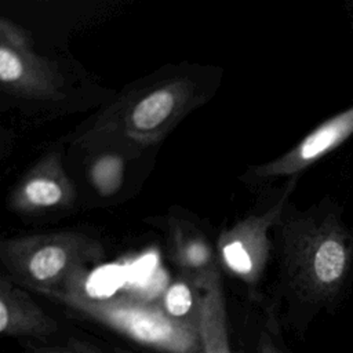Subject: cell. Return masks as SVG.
<instances>
[{
	"label": "cell",
	"instance_id": "6da1fadb",
	"mask_svg": "<svg viewBox=\"0 0 353 353\" xmlns=\"http://www.w3.org/2000/svg\"><path fill=\"white\" fill-rule=\"evenodd\" d=\"M274 234L287 287L302 301H332L353 263V236L334 210H284Z\"/></svg>",
	"mask_w": 353,
	"mask_h": 353
},
{
	"label": "cell",
	"instance_id": "7a4b0ae2",
	"mask_svg": "<svg viewBox=\"0 0 353 353\" xmlns=\"http://www.w3.org/2000/svg\"><path fill=\"white\" fill-rule=\"evenodd\" d=\"M203 98L199 83L188 77L157 81L114 103L81 134L80 142L99 145L110 139L137 146L154 145L199 106Z\"/></svg>",
	"mask_w": 353,
	"mask_h": 353
},
{
	"label": "cell",
	"instance_id": "3957f363",
	"mask_svg": "<svg viewBox=\"0 0 353 353\" xmlns=\"http://www.w3.org/2000/svg\"><path fill=\"white\" fill-rule=\"evenodd\" d=\"M103 256L99 240L76 230L25 234L0 243V259L8 277L46 295L83 280L88 268Z\"/></svg>",
	"mask_w": 353,
	"mask_h": 353
},
{
	"label": "cell",
	"instance_id": "277c9868",
	"mask_svg": "<svg viewBox=\"0 0 353 353\" xmlns=\"http://www.w3.org/2000/svg\"><path fill=\"white\" fill-rule=\"evenodd\" d=\"M83 281L47 296L143 346L163 353H203L197 321L172 319L160 305L137 296H92Z\"/></svg>",
	"mask_w": 353,
	"mask_h": 353
},
{
	"label": "cell",
	"instance_id": "5b68a950",
	"mask_svg": "<svg viewBox=\"0 0 353 353\" xmlns=\"http://www.w3.org/2000/svg\"><path fill=\"white\" fill-rule=\"evenodd\" d=\"M0 83L3 92L22 101H58L66 79L48 58L30 50L26 33L14 22H0Z\"/></svg>",
	"mask_w": 353,
	"mask_h": 353
},
{
	"label": "cell",
	"instance_id": "8992f818",
	"mask_svg": "<svg viewBox=\"0 0 353 353\" xmlns=\"http://www.w3.org/2000/svg\"><path fill=\"white\" fill-rule=\"evenodd\" d=\"M295 182L296 178H292L279 200L266 211L245 216L219 237V261L230 273L250 285L256 284L265 272L272 248L269 233L279 223Z\"/></svg>",
	"mask_w": 353,
	"mask_h": 353
},
{
	"label": "cell",
	"instance_id": "52a82bcc",
	"mask_svg": "<svg viewBox=\"0 0 353 353\" xmlns=\"http://www.w3.org/2000/svg\"><path fill=\"white\" fill-rule=\"evenodd\" d=\"M353 135V106L324 120L283 156L261 164L244 175L245 181L263 182L294 176L313 165Z\"/></svg>",
	"mask_w": 353,
	"mask_h": 353
},
{
	"label": "cell",
	"instance_id": "ba28073f",
	"mask_svg": "<svg viewBox=\"0 0 353 353\" xmlns=\"http://www.w3.org/2000/svg\"><path fill=\"white\" fill-rule=\"evenodd\" d=\"M74 197V186L59 156L51 153L23 175L10 196V204L19 212H40L68 208Z\"/></svg>",
	"mask_w": 353,
	"mask_h": 353
},
{
	"label": "cell",
	"instance_id": "9c48e42d",
	"mask_svg": "<svg viewBox=\"0 0 353 353\" xmlns=\"http://www.w3.org/2000/svg\"><path fill=\"white\" fill-rule=\"evenodd\" d=\"M57 331L50 317L7 274L0 279V332L11 338H46Z\"/></svg>",
	"mask_w": 353,
	"mask_h": 353
},
{
	"label": "cell",
	"instance_id": "30bf717a",
	"mask_svg": "<svg viewBox=\"0 0 353 353\" xmlns=\"http://www.w3.org/2000/svg\"><path fill=\"white\" fill-rule=\"evenodd\" d=\"M194 285L199 290L197 327L203 353H232L221 272L201 279Z\"/></svg>",
	"mask_w": 353,
	"mask_h": 353
},
{
	"label": "cell",
	"instance_id": "8fae6325",
	"mask_svg": "<svg viewBox=\"0 0 353 353\" xmlns=\"http://www.w3.org/2000/svg\"><path fill=\"white\" fill-rule=\"evenodd\" d=\"M168 248L172 261L193 284L219 270V258L212 252L210 243L189 225L178 221L170 222Z\"/></svg>",
	"mask_w": 353,
	"mask_h": 353
},
{
	"label": "cell",
	"instance_id": "7c38bea8",
	"mask_svg": "<svg viewBox=\"0 0 353 353\" xmlns=\"http://www.w3.org/2000/svg\"><path fill=\"white\" fill-rule=\"evenodd\" d=\"M160 306L172 319L197 321L199 290L190 280L175 281L164 290Z\"/></svg>",
	"mask_w": 353,
	"mask_h": 353
},
{
	"label": "cell",
	"instance_id": "4fadbf2b",
	"mask_svg": "<svg viewBox=\"0 0 353 353\" xmlns=\"http://www.w3.org/2000/svg\"><path fill=\"white\" fill-rule=\"evenodd\" d=\"M121 167L123 164L120 157L114 154H105L99 157L91 170V178L97 189L103 194L113 193L121 183Z\"/></svg>",
	"mask_w": 353,
	"mask_h": 353
},
{
	"label": "cell",
	"instance_id": "5bb4252c",
	"mask_svg": "<svg viewBox=\"0 0 353 353\" xmlns=\"http://www.w3.org/2000/svg\"><path fill=\"white\" fill-rule=\"evenodd\" d=\"M256 353H284V352L274 343V341L268 334H262L258 341Z\"/></svg>",
	"mask_w": 353,
	"mask_h": 353
},
{
	"label": "cell",
	"instance_id": "9a60e30c",
	"mask_svg": "<svg viewBox=\"0 0 353 353\" xmlns=\"http://www.w3.org/2000/svg\"><path fill=\"white\" fill-rule=\"evenodd\" d=\"M34 353H98V352L74 345V346H65V347H58V349L40 350V352H34Z\"/></svg>",
	"mask_w": 353,
	"mask_h": 353
},
{
	"label": "cell",
	"instance_id": "2e32d148",
	"mask_svg": "<svg viewBox=\"0 0 353 353\" xmlns=\"http://www.w3.org/2000/svg\"><path fill=\"white\" fill-rule=\"evenodd\" d=\"M119 353H130V352H119Z\"/></svg>",
	"mask_w": 353,
	"mask_h": 353
}]
</instances>
